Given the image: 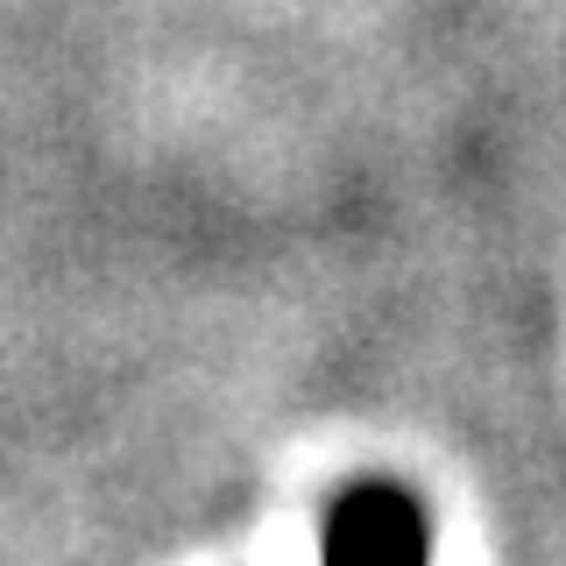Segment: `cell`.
<instances>
[{"label":"cell","instance_id":"1","mask_svg":"<svg viewBox=\"0 0 566 566\" xmlns=\"http://www.w3.org/2000/svg\"><path fill=\"white\" fill-rule=\"evenodd\" d=\"M326 566H432L424 510L397 482H354L326 510Z\"/></svg>","mask_w":566,"mask_h":566}]
</instances>
